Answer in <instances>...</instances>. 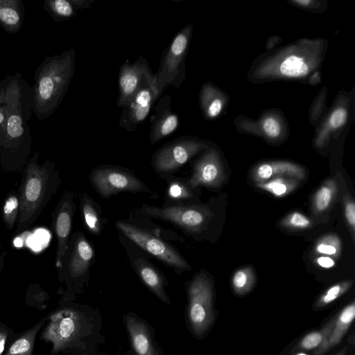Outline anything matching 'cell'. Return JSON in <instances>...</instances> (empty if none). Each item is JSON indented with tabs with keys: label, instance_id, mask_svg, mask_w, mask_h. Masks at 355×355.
I'll use <instances>...</instances> for the list:
<instances>
[{
	"label": "cell",
	"instance_id": "cell-35",
	"mask_svg": "<svg viewBox=\"0 0 355 355\" xmlns=\"http://www.w3.org/2000/svg\"><path fill=\"white\" fill-rule=\"evenodd\" d=\"M308 71V66L304 59L297 56L288 57L280 65L282 74L288 77L304 76Z\"/></svg>",
	"mask_w": 355,
	"mask_h": 355
},
{
	"label": "cell",
	"instance_id": "cell-30",
	"mask_svg": "<svg viewBox=\"0 0 355 355\" xmlns=\"http://www.w3.org/2000/svg\"><path fill=\"white\" fill-rule=\"evenodd\" d=\"M336 317L331 318L322 329L310 332L305 335L297 345L302 350H311L318 348L330 334Z\"/></svg>",
	"mask_w": 355,
	"mask_h": 355
},
{
	"label": "cell",
	"instance_id": "cell-1",
	"mask_svg": "<svg viewBox=\"0 0 355 355\" xmlns=\"http://www.w3.org/2000/svg\"><path fill=\"white\" fill-rule=\"evenodd\" d=\"M102 321L96 309L85 304L69 306L50 315L41 338L52 344L51 355L96 349L103 339Z\"/></svg>",
	"mask_w": 355,
	"mask_h": 355
},
{
	"label": "cell",
	"instance_id": "cell-8",
	"mask_svg": "<svg viewBox=\"0 0 355 355\" xmlns=\"http://www.w3.org/2000/svg\"><path fill=\"white\" fill-rule=\"evenodd\" d=\"M116 227L148 254L177 272L189 271L191 266L171 244L150 232L125 220H118Z\"/></svg>",
	"mask_w": 355,
	"mask_h": 355
},
{
	"label": "cell",
	"instance_id": "cell-12",
	"mask_svg": "<svg viewBox=\"0 0 355 355\" xmlns=\"http://www.w3.org/2000/svg\"><path fill=\"white\" fill-rule=\"evenodd\" d=\"M3 89V105L6 114L16 113L28 122L33 112L34 96L32 88L16 73L0 81Z\"/></svg>",
	"mask_w": 355,
	"mask_h": 355
},
{
	"label": "cell",
	"instance_id": "cell-18",
	"mask_svg": "<svg viewBox=\"0 0 355 355\" xmlns=\"http://www.w3.org/2000/svg\"><path fill=\"white\" fill-rule=\"evenodd\" d=\"M149 139L155 144L175 132L179 125V118L171 108V98L168 94L159 98L154 113L150 118Z\"/></svg>",
	"mask_w": 355,
	"mask_h": 355
},
{
	"label": "cell",
	"instance_id": "cell-42",
	"mask_svg": "<svg viewBox=\"0 0 355 355\" xmlns=\"http://www.w3.org/2000/svg\"><path fill=\"white\" fill-rule=\"evenodd\" d=\"M98 353V352L96 349H93L89 350L78 352V353L75 355H96Z\"/></svg>",
	"mask_w": 355,
	"mask_h": 355
},
{
	"label": "cell",
	"instance_id": "cell-13",
	"mask_svg": "<svg viewBox=\"0 0 355 355\" xmlns=\"http://www.w3.org/2000/svg\"><path fill=\"white\" fill-rule=\"evenodd\" d=\"M132 355H165L155 340V331L145 319L134 312L123 316Z\"/></svg>",
	"mask_w": 355,
	"mask_h": 355
},
{
	"label": "cell",
	"instance_id": "cell-4",
	"mask_svg": "<svg viewBox=\"0 0 355 355\" xmlns=\"http://www.w3.org/2000/svg\"><path fill=\"white\" fill-rule=\"evenodd\" d=\"M187 325L196 339H202L209 332L215 321L212 279L205 271L195 274L187 284Z\"/></svg>",
	"mask_w": 355,
	"mask_h": 355
},
{
	"label": "cell",
	"instance_id": "cell-43",
	"mask_svg": "<svg viewBox=\"0 0 355 355\" xmlns=\"http://www.w3.org/2000/svg\"><path fill=\"white\" fill-rule=\"evenodd\" d=\"M7 254V252H3L0 254V274L1 273L5 266V259Z\"/></svg>",
	"mask_w": 355,
	"mask_h": 355
},
{
	"label": "cell",
	"instance_id": "cell-40",
	"mask_svg": "<svg viewBox=\"0 0 355 355\" xmlns=\"http://www.w3.org/2000/svg\"><path fill=\"white\" fill-rule=\"evenodd\" d=\"M314 262L324 268H331L336 265L334 259L328 256H319L315 259Z\"/></svg>",
	"mask_w": 355,
	"mask_h": 355
},
{
	"label": "cell",
	"instance_id": "cell-31",
	"mask_svg": "<svg viewBox=\"0 0 355 355\" xmlns=\"http://www.w3.org/2000/svg\"><path fill=\"white\" fill-rule=\"evenodd\" d=\"M342 244L340 237L336 234H328L316 242L314 252L316 254L338 259L341 254Z\"/></svg>",
	"mask_w": 355,
	"mask_h": 355
},
{
	"label": "cell",
	"instance_id": "cell-24",
	"mask_svg": "<svg viewBox=\"0 0 355 355\" xmlns=\"http://www.w3.org/2000/svg\"><path fill=\"white\" fill-rule=\"evenodd\" d=\"M338 191L334 179H328L318 188L312 201V211L315 216L327 214L333 206Z\"/></svg>",
	"mask_w": 355,
	"mask_h": 355
},
{
	"label": "cell",
	"instance_id": "cell-45",
	"mask_svg": "<svg viewBox=\"0 0 355 355\" xmlns=\"http://www.w3.org/2000/svg\"><path fill=\"white\" fill-rule=\"evenodd\" d=\"M96 355H112V354H105L98 353ZM116 355H130V352H125V354H118Z\"/></svg>",
	"mask_w": 355,
	"mask_h": 355
},
{
	"label": "cell",
	"instance_id": "cell-26",
	"mask_svg": "<svg viewBox=\"0 0 355 355\" xmlns=\"http://www.w3.org/2000/svg\"><path fill=\"white\" fill-rule=\"evenodd\" d=\"M300 184V180L288 177H275L257 182L255 186L276 198H283L292 193Z\"/></svg>",
	"mask_w": 355,
	"mask_h": 355
},
{
	"label": "cell",
	"instance_id": "cell-5",
	"mask_svg": "<svg viewBox=\"0 0 355 355\" xmlns=\"http://www.w3.org/2000/svg\"><path fill=\"white\" fill-rule=\"evenodd\" d=\"M192 30L191 24L182 28L163 52L159 69L154 73L155 90L158 98L167 87L173 85L179 88L185 78V58Z\"/></svg>",
	"mask_w": 355,
	"mask_h": 355
},
{
	"label": "cell",
	"instance_id": "cell-27",
	"mask_svg": "<svg viewBox=\"0 0 355 355\" xmlns=\"http://www.w3.org/2000/svg\"><path fill=\"white\" fill-rule=\"evenodd\" d=\"M45 321L46 318L42 319L26 331L12 344L5 355H33L36 336Z\"/></svg>",
	"mask_w": 355,
	"mask_h": 355
},
{
	"label": "cell",
	"instance_id": "cell-22",
	"mask_svg": "<svg viewBox=\"0 0 355 355\" xmlns=\"http://www.w3.org/2000/svg\"><path fill=\"white\" fill-rule=\"evenodd\" d=\"M25 8L21 0H0V26L8 33H17L21 28Z\"/></svg>",
	"mask_w": 355,
	"mask_h": 355
},
{
	"label": "cell",
	"instance_id": "cell-47",
	"mask_svg": "<svg viewBox=\"0 0 355 355\" xmlns=\"http://www.w3.org/2000/svg\"><path fill=\"white\" fill-rule=\"evenodd\" d=\"M1 243H0V250H1Z\"/></svg>",
	"mask_w": 355,
	"mask_h": 355
},
{
	"label": "cell",
	"instance_id": "cell-28",
	"mask_svg": "<svg viewBox=\"0 0 355 355\" xmlns=\"http://www.w3.org/2000/svg\"><path fill=\"white\" fill-rule=\"evenodd\" d=\"M44 9L56 22H62L75 17L78 10L74 0H46Z\"/></svg>",
	"mask_w": 355,
	"mask_h": 355
},
{
	"label": "cell",
	"instance_id": "cell-46",
	"mask_svg": "<svg viewBox=\"0 0 355 355\" xmlns=\"http://www.w3.org/2000/svg\"><path fill=\"white\" fill-rule=\"evenodd\" d=\"M295 355H308V354L306 353H304V352H300V353L296 354Z\"/></svg>",
	"mask_w": 355,
	"mask_h": 355
},
{
	"label": "cell",
	"instance_id": "cell-14",
	"mask_svg": "<svg viewBox=\"0 0 355 355\" xmlns=\"http://www.w3.org/2000/svg\"><path fill=\"white\" fill-rule=\"evenodd\" d=\"M76 211L73 194L66 191L52 213V227L57 239L55 265L59 269L68 249Z\"/></svg>",
	"mask_w": 355,
	"mask_h": 355
},
{
	"label": "cell",
	"instance_id": "cell-29",
	"mask_svg": "<svg viewBox=\"0 0 355 355\" xmlns=\"http://www.w3.org/2000/svg\"><path fill=\"white\" fill-rule=\"evenodd\" d=\"M231 283L236 294L239 295L247 294L255 284L253 269L250 266H245L236 270L232 275Z\"/></svg>",
	"mask_w": 355,
	"mask_h": 355
},
{
	"label": "cell",
	"instance_id": "cell-10",
	"mask_svg": "<svg viewBox=\"0 0 355 355\" xmlns=\"http://www.w3.org/2000/svg\"><path fill=\"white\" fill-rule=\"evenodd\" d=\"M206 147V144L196 138L182 136L158 148L153 155L150 164L157 174L164 178L178 171Z\"/></svg>",
	"mask_w": 355,
	"mask_h": 355
},
{
	"label": "cell",
	"instance_id": "cell-44",
	"mask_svg": "<svg viewBox=\"0 0 355 355\" xmlns=\"http://www.w3.org/2000/svg\"><path fill=\"white\" fill-rule=\"evenodd\" d=\"M295 2L304 6V5H307V4L310 3L311 1H310L309 0H297V1H295Z\"/></svg>",
	"mask_w": 355,
	"mask_h": 355
},
{
	"label": "cell",
	"instance_id": "cell-15",
	"mask_svg": "<svg viewBox=\"0 0 355 355\" xmlns=\"http://www.w3.org/2000/svg\"><path fill=\"white\" fill-rule=\"evenodd\" d=\"M94 257L93 247L82 232H77L69 239L67 253L59 269L64 270L70 279L78 280L87 274Z\"/></svg>",
	"mask_w": 355,
	"mask_h": 355
},
{
	"label": "cell",
	"instance_id": "cell-2",
	"mask_svg": "<svg viewBox=\"0 0 355 355\" xmlns=\"http://www.w3.org/2000/svg\"><path fill=\"white\" fill-rule=\"evenodd\" d=\"M38 158L36 151L28 160L17 192L19 210L15 234L23 232L35 223L61 182L55 163L47 160L40 164Z\"/></svg>",
	"mask_w": 355,
	"mask_h": 355
},
{
	"label": "cell",
	"instance_id": "cell-41",
	"mask_svg": "<svg viewBox=\"0 0 355 355\" xmlns=\"http://www.w3.org/2000/svg\"><path fill=\"white\" fill-rule=\"evenodd\" d=\"M7 333L3 330H0V355L2 354L6 341Z\"/></svg>",
	"mask_w": 355,
	"mask_h": 355
},
{
	"label": "cell",
	"instance_id": "cell-33",
	"mask_svg": "<svg viewBox=\"0 0 355 355\" xmlns=\"http://www.w3.org/2000/svg\"><path fill=\"white\" fill-rule=\"evenodd\" d=\"M19 210V202L17 193L12 191L7 196L3 206V219L8 230H12L17 224Z\"/></svg>",
	"mask_w": 355,
	"mask_h": 355
},
{
	"label": "cell",
	"instance_id": "cell-48",
	"mask_svg": "<svg viewBox=\"0 0 355 355\" xmlns=\"http://www.w3.org/2000/svg\"><path fill=\"white\" fill-rule=\"evenodd\" d=\"M337 355H343V354H337Z\"/></svg>",
	"mask_w": 355,
	"mask_h": 355
},
{
	"label": "cell",
	"instance_id": "cell-23",
	"mask_svg": "<svg viewBox=\"0 0 355 355\" xmlns=\"http://www.w3.org/2000/svg\"><path fill=\"white\" fill-rule=\"evenodd\" d=\"M80 210L87 230L93 234H99L103 229V211L98 204L88 194L80 198Z\"/></svg>",
	"mask_w": 355,
	"mask_h": 355
},
{
	"label": "cell",
	"instance_id": "cell-19",
	"mask_svg": "<svg viewBox=\"0 0 355 355\" xmlns=\"http://www.w3.org/2000/svg\"><path fill=\"white\" fill-rule=\"evenodd\" d=\"M132 264L143 284L162 302L170 305L171 301L166 291L168 282L164 275L145 259L139 258Z\"/></svg>",
	"mask_w": 355,
	"mask_h": 355
},
{
	"label": "cell",
	"instance_id": "cell-6",
	"mask_svg": "<svg viewBox=\"0 0 355 355\" xmlns=\"http://www.w3.org/2000/svg\"><path fill=\"white\" fill-rule=\"evenodd\" d=\"M137 213L144 217L168 222L181 231L197 235L206 230L214 218L211 209L202 205H171L163 207L143 205Z\"/></svg>",
	"mask_w": 355,
	"mask_h": 355
},
{
	"label": "cell",
	"instance_id": "cell-11",
	"mask_svg": "<svg viewBox=\"0 0 355 355\" xmlns=\"http://www.w3.org/2000/svg\"><path fill=\"white\" fill-rule=\"evenodd\" d=\"M118 86L119 96L116 105L119 107H122L140 89L147 87L155 89L154 73L151 71L148 60L143 55H139L132 63L126 60L121 65Z\"/></svg>",
	"mask_w": 355,
	"mask_h": 355
},
{
	"label": "cell",
	"instance_id": "cell-17",
	"mask_svg": "<svg viewBox=\"0 0 355 355\" xmlns=\"http://www.w3.org/2000/svg\"><path fill=\"white\" fill-rule=\"evenodd\" d=\"M158 97L150 87L140 89L122 107L119 126L128 132H133L148 116Z\"/></svg>",
	"mask_w": 355,
	"mask_h": 355
},
{
	"label": "cell",
	"instance_id": "cell-37",
	"mask_svg": "<svg viewBox=\"0 0 355 355\" xmlns=\"http://www.w3.org/2000/svg\"><path fill=\"white\" fill-rule=\"evenodd\" d=\"M263 129L265 133L270 138H276L280 134V126L275 119L268 117L263 123Z\"/></svg>",
	"mask_w": 355,
	"mask_h": 355
},
{
	"label": "cell",
	"instance_id": "cell-36",
	"mask_svg": "<svg viewBox=\"0 0 355 355\" xmlns=\"http://www.w3.org/2000/svg\"><path fill=\"white\" fill-rule=\"evenodd\" d=\"M343 205L344 216L351 236L354 241L355 236V202L351 195L347 193L343 196Z\"/></svg>",
	"mask_w": 355,
	"mask_h": 355
},
{
	"label": "cell",
	"instance_id": "cell-3",
	"mask_svg": "<svg viewBox=\"0 0 355 355\" xmlns=\"http://www.w3.org/2000/svg\"><path fill=\"white\" fill-rule=\"evenodd\" d=\"M76 51L70 49L60 55L46 56L37 66L35 83L33 112L39 120L52 115L62 101L76 69Z\"/></svg>",
	"mask_w": 355,
	"mask_h": 355
},
{
	"label": "cell",
	"instance_id": "cell-38",
	"mask_svg": "<svg viewBox=\"0 0 355 355\" xmlns=\"http://www.w3.org/2000/svg\"><path fill=\"white\" fill-rule=\"evenodd\" d=\"M347 119L345 110L338 108L335 110L331 114L329 123L332 128H338L344 125Z\"/></svg>",
	"mask_w": 355,
	"mask_h": 355
},
{
	"label": "cell",
	"instance_id": "cell-16",
	"mask_svg": "<svg viewBox=\"0 0 355 355\" xmlns=\"http://www.w3.org/2000/svg\"><path fill=\"white\" fill-rule=\"evenodd\" d=\"M225 180V173L217 153L209 149L194 163L192 174L186 182L195 190L199 187H219Z\"/></svg>",
	"mask_w": 355,
	"mask_h": 355
},
{
	"label": "cell",
	"instance_id": "cell-20",
	"mask_svg": "<svg viewBox=\"0 0 355 355\" xmlns=\"http://www.w3.org/2000/svg\"><path fill=\"white\" fill-rule=\"evenodd\" d=\"M251 176L255 183L279 176L302 180L305 179L306 173L304 168L292 162H269L256 166L251 172Z\"/></svg>",
	"mask_w": 355,
	"mask_h": 355
},
{
	"label": "cell",
	"instance_id": "cell-7",
	"mask_svg": "<svg viewBox=\"0 0 355 355\" xmlns=\"http://www.w3.org/2000/svg\"><path fill=\"white\" fill-rule=\"evenodd\" d=\"M6 127L0 135V160L5 170H17L26 165L32 137L28 122L16 113L7 114Z\"/></svg>",
	"mask_w": 355,
	"mask_h": 355
},
{
	"label": "cell",
	"instance_id": "cell-34",
	"mask_svg": "<svg viewBox=\"0 0 355 355\" xmlns=\"http://www.w3.org/2000/svg\"><path fill=\"white\" fill-rule=\"evenodd\" d=\"M313 223L311 218L300 211H293L284 216L279 225L291 231H300L311 228Z\"/></svg>",
	"mask_w": 355,
	"mask_h": 355
},
{
	"label": "cell",
	"instance_id": "cell-39",
	"mask_svg": "<svg viewBox=\"0 0 355 355\" xmlns=\"http://www.w3.org/2000/svg\"><path fill=\"white\" fill-rule=\"evenodd\" d=\"M7 114L3 105V89L0 84V135L3 132L6 127Z\"/></svg>",
	"mask_w": 355,
	"mask_h": 355
},
{
	"label": "cell",
	"instance_id": "cell-49",
	"mask_svg": "<svg viewBox=\"0 0 355 355\" xmlns=\"http://www.w3.org/2000/svg\"><path fill=\"white\" fill-rule=\"evenodd\" d=\"M182 355H187V354H182Z\"/></svg>",
	"mask_w": 355,
	"mask_h": 355
},
{
	"label": "cell",
	"instance_id": "cell-32",
	"mask_svg": "<svg viewBox=\"0 0 355 355\" xmlns=\"http://www.w3.org/2000/svg\"><path fill=\"white\" fill-rule=\"evenodd\" d=\"M352 284V280L349 279L332 285L318 297L315 306L321 309L329 305L345 294Z\"/></svg>",
	"mask_w": 355,
	"mask_h": 355
},
{
	"label": "cell",
	"instance_id": "cell-21",
	"mask_svg": "<svg viewBox=\"0 0 355 355\" xmlns=\"http://www.w3.org/2000/svg\"><path fill=\"white\" fill-rule=\"evenodd\" d=\"M355 318V302L345 306L335 318L333 329L324 342L315 350L314 355H324L338 345Z\"/></svg>",
	"mask_w": 355,
	"mask_h": 355
},
{
	"label": "cell",
	"instance_id": "cell-25",
	"mask_svg": "<svg viewBox=\"0 0 355 355\" xmlns=\"http://www.w3.org/2000/svg\"><path fill=\"white\" fill-rule=\"evenodd\" d=\"M163 178L167 182L166 196L171 205H190L189 202L193 197V190L186 180L172 175Z\"/></svg>",
	"mask_w": 355,
	"mask_h": 355
},
{
	"label": "cell",
	"instance_id": "cell-9",
	"mask_svg": "<svg viewBox=\"0 0 355 355\" xmlns=\"http://www.w3.org/2000/svg\"><path fill=\"white\" fill-rule=\"evenodd\" d=\"M92 187L101 198H108L121 192H150L149 188L128 168L103 165L89 174Z\"/></svg>",
	"mask_w": 355,
	"mask_h": 355
}]
</instances>
